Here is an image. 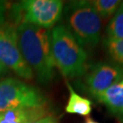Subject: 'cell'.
<instances>
[{
    "label": "cell",
    "instance_id": "cell-5",
    "mask_svg": "<svg viewBox=\"0 0 123 123\" xmlns=\"http://www.w3.org/2000/svg\"><path fill=\"white\" fill-rule=\"evenodd\" d=\"M64 3L60 0H25L15 6L18 25L27 23L49 29L60 19Z\"/></svg>",
    "mask_w": 123,
    "mask_h": 123
},
{
    "label": "cell",
    "instance_id": "cell-2",
    "mask_svg": "<svg viewBox=\"0 0 123 123\" xmlns=\"http://www.w3.org/2000/svg\"><path fill=\"white\" fill-rule=\"evenodd\" d=\"M51 51L55 67L64 77L76 78L87 72V52L63 25L51 30Z\"/></svg>",
    "mask_w": 123,
    "mask_h": 123
},
{
    "label": "cell",
    "instance_id": "cell-12",
    "mask_svg": "<svg viewBox=\"0 0 123 123\" xmlns=\"http://www.w3.org/2000/svg\"><path fill=\"white\" fill-rule=\"evenodd\" d=\"M100 18H109L114 15L121 1L118 0H95L89 1Z\"/></svg>",
    "mask_w": 123,
    "mask_h": 123
},
{
    "label": "cell",
    "instance_id": "cell-10",
    "mask_svg": "<svg viewBox=\"0 0 123 123\" xmlns=\"http://www.w3.org/2000/svg\"><path fill=\"white\" fill-rule=\"evenodd\" d=\"M67 86L69 91V97L65 109L67 113L83 117L89 116L92 111V102L79 95L69 83H67Z\"/></svg>",
    "mask_w": 123,
    "mask_h": 123
},
{
    "label": "cell",
    "instance_id": "cell-11",
    "mask_svg": "<svg viewBox=\"0 0 123 123\" xmlns=\"http://www.w3.org/2000/svg\"><path fill=\"white\" fill-rule=\"evenodd\" d=\"M123 40V2L110 19L106 29L105 42H114Z\"/></svg>",
    "mask_w": 123,
    "mask_h": 123
},
{
    "label": "cell",
    "instance_id": "cell-17",
    "mask_svg": "<svg viewBox=\"0 0 123 123\" xmlns=\"http://www.w3.org/2000/svg\"><path fill=\"white\" fill-rule=\"evenodd\" d=\"M85 123H99V122H98V121H96V120H94L93 119L88 118V119H86V120H85Z\"/></svg>",
    "mask_w": 123,
    "mask_h": 123
},
{
    "label": "cell",
    "instance_id": "cell-15",
    "mask_svg": "<svg viewBox=\"0 0 123 123\" xmlns=\"http://www.w3.org/2000/svg\"><path fill=\"white\" fill-rule=\"evenodd\" d=\"M30 123H58V121L56 119V117H54L52 115H49V116L43 117L41 119L34 120V121H32Z\"/></svg>",
    "mask_w": 123,
    "mask_h": 123
},
{
    "label": "cell",
    "instance_id": "cell-1",
    "mask_svg": "<svg viewBox=\"0 0 123 123\" xmlns=\"http://www.w3.org/2000/svg\"><path fill=\"white\" fill-rule=\"evenodd\" d=\"M18 47L26 63L42 84L54 78L55 64L51 51V31L27 23L17 26Z\"/></svg>",
    "mask_w": 123,
    "mask_h": 123
},
{
    "label": "cell",
    "instance_id": "cell-7",
    "mask_svg": "<svg viewBox=\"0 0 123 123\" xmlns=\"http://www.w3.org/2000/svg\"><path fill=\"white\" fill-rule=\"evenodd\" d=\"M121 79H123V68L115 64L100 62L85 73L84 86L87 92L96 98Z\"/></svg>",
    "mask_w": 123,
    "mask_h": 123
},
{
    "label": "cell",
    "instance_id": "cell-4",
    "mask_svg": "<svg viewBox=\"0 0 123 123\" xmlns=\"http://www.w3.org/2000/svg\"><path fill=\"white\" fill-rule=\"evenodd\" d=\"M48 106V98L38 88L15 78L0 81V111Z\"/></svg>",
    "mask_w": 123,
    "mask_h": 123
},
{
    "label": "cell",
    "instance_id": "cell-6",
    "mask_svg": "<svg viewBox=\"0 0 123 123\" xmlns=\"http://www.w3.org/2000/svg\"><path fill=\"white\" fill-rule=\"evenodd\" d=\"M0 61L21 79L31 80L34 77L19 49L17 26L13 25L0 26Z\"/></svg>",
    "mask_w": 123,
    "mask_h": 123
},
{
    "label": "cell",
    "instance_id": "cell-3",
    "mask_svg": "<svg viewBox=\"0 0 123 123\" xmlns=\"http://www.w3.org/2000/svg\"><path fill=\"white\" fill-rule=\"evenodd\" d=\"M65 26L81 47L94 48L100 40L101 18L89 1H72L66 7Z\"/></svg>",
    "mask_w": 123,
    "mask_h": 123
},
{
    "label": "cell",
    "instance_id": "cell-16",
    "mask_svg": "<svg viewBox=\"0 0 123 123\" xmlns=\"http://www.w3.org/2000/svg\"><path fill=\"white\" fill-rule=\"evenodd\" d=\"M7 71H8V69L6 68V66H5L2 62L0 61V79H1V78L3 76H5V75L7 73Z\"/></svg>",
    "mask_w": 123,
    "mask_h": 123
},
{
    "label": "cell",
    "instance_id": "cell-9",
    "mask_svg": "<svg viewBox=\"0 0 123 123\" xmlns=\"http://www.w3.org/2000/svg\"><path fill=\"white\" fill-rule=\"evenodd\" d=\"M115 116L123 119V79L95 98Z\"/></svg>",
    "mask_w": 123,
    "mask_h": 123
},
{
    "label": "cell",
    "instance_id": "cell-14",
    "mask_svg": "<svg viewBox=\"0 0 123 123\" xmlns=\"http://www.w3.org/2000/svg\"><path fill=\"white\" fill-rule=\"evenodd\" d=\"M7 5L5 1H0V26L5 24L6 20V13Z\"/></svg>",
    "mask_w": 123,
    "mask_h": 123
},
{
    "label": "cell",
    "instance_id": "cell-8",
    "mask_svg": "<svg viewBox=\"0 0 123 123\" xmlns=\"http://www.w3.org/2000/svg\"><path fill=\"white\" fill-rule=\"evenodd\" d=\"M49 111V106L0 111V123H30L50 115Z\"/></svg>",
    "mask_w": 123,
    "mask_h": 123
},
{
    "label": "cell",
    "instance_id": "cell-13",
    "mask_svg": "<svg viewBox=\"0 0 123 123\" xmlns=\"http://www.w3.org/2000/svg\"><path fill=\"white\" fill-rule=\"evenodd\" d=\"M110 56L117 64L123 68V40L114 42H105Z\"/></svg>",
    "mask_w": 123,
    "mask_h": 123
}]
</instances>
